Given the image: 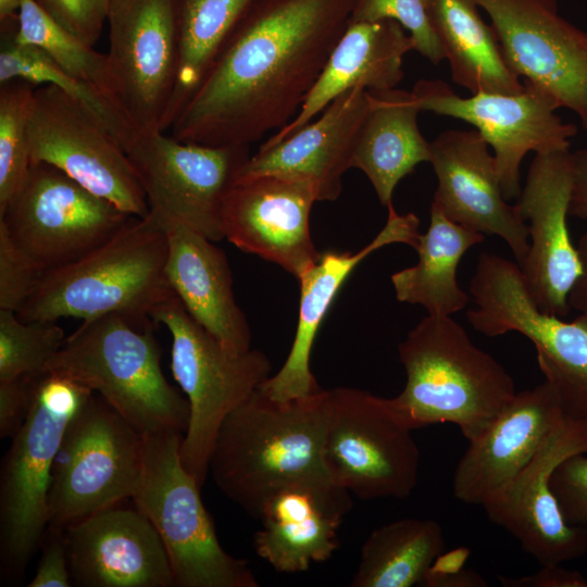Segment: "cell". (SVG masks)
Instances as JSON below:
<instances>
[{
    "instance_id": "6da1fadb",
    "label": "cell",
    "mask_w": 587,
    "mask_h": 587,
    "mask_svg": "<svg viewBox=\"0 0 587 587\" xmlns=\"http://www.w3.org/2000/svg\"><path fill=\"white\" fill-rule=\"evenodd\" d=\"M354 0H253L171 126L182 141L248 147L299 113Z\"/></svg>"
},
{
    "instance_id": "7a4b0ae2",
    "label": "cell",
    "mask_w": 587,
    "mask_h": 587,
    "mask_svg": "<svg viewBox=\"0 0 587 587\" xmlns=\"http://www.w3.org/2000/svg\"><path fill=\"white\" fill-rule=\"evenodd\" d=\"M405 385L384 398L407 428L452 423L472 441L515 395L508 371L451 316L422 319L399 344Z\"/></svg>"
},
{
    "instance_id": "3957f363",
    "label": "cell",
    "mask_w": 587,
    "mask_h": 587,
    "mask_svg": "<svg viewBox=\"0 0 587 587\" xmlns=\"http://www.w3.org/2000/svg\"><path fill=\"white\" fill-rule=\"evenodd\" d=\"M167 253V229L160 220L150 212L133 216L92 252L46 271L16 314L25 322L121 314L152 326L151 313L175 295L165 272Z\"/></svg>"
},
{
    "instance_id": "277c9868",
    "label": "cell",
    "mask_w": 587,
    "mask_h": 587,
    "mask_svg": "<svg viewBox=\"0 0 587 587\" xmlns=\"http://www.w3.org/2000/svg\"><path fill=\"white\" fill-rule=\"evenodd\" d=\"M328 411V389L279 401L258 388L221 424L209 474L227 498L258 519L263 502L277 488L324 470Z\"/></svg>"
},
{
    "instance_id": "5b68a950",
    "label": "cell",
    "mask_w": 587,
    "mask_h": 587,
    "mask_svg": "<svg viewBox=\"0 0 587 587\" xmlns=\"http://www.w3.org/2000/svg\"><path fill=\"white\" fill-rule=\"evenodd\" d=\"M42 372L98 392L143 435L186 432L189 403L163 374L152 326L121 314L83 321Z\"/></svg>"
},
{
    "instance_id": "8992f818",
    "label": "cell",
    "mask_w": 587,
    "mask_h": 587,
    "mask_svg": "<svg viewBox=\"0 0 587 587\" xmlns=\"http://www.w3.org/2000/svg\"><path fill=\"white\" fill-rule=\"evenodd\" d=\"M93 392L53 373L35 376L27 417L12 437L0 483V550L7 575L21 576L48 528V491L66 427Z\"/></svg>"
},
{
    "instance_id": "52a82bcc",
    "label": "cell",
    "mask_w": 587,
    "mask_h": 587,
    "mask_svg": "<svg viewBox=\"0 0 587 587\" xmlns=\"http://www.w3.org/2000/svg\"><path fill=\"white\" fill-rule=\"evenodd\" d=\"M151 320L172 336V373L189 403L179 455L201 488L221 424L272 375V364L257 349L227 350L190 316L176 295L160 304Z\"/></svg>"
},
{
    "instance_id": "ba28073f",
    "label": "cell",
    "mask_w": 587,
    "mask_h": 587,
    "mask_svg": "<svg viewBox=\"0 0 587 587\" xmlns=\"http://www.w3.org/2000/svg\"><path fill=\"white\" fill-rule=\"evenodd\" d=\"M183 437L182 433L145 435L141 480L132 498L163 541L174 587H258L248 561L220 545L201 488L182 464Z\"/></svg>"
},
{
    "instance_id": "9c48e42d",
    "label": "cell",
    "mask_w": 587,
    "mask_h": 587,
    "mask_svg": "<svg viewBox=\"0 0 587 587\" xmlns=\"http://www.w3.org/2000/svg\"><path fill=\"white\" fill-rule=\"evenodd\" d=\"M475 308L471 326L488 337L509 332L534 345L545 379L566 416L587 422V316L573 321L541 311L532 299L516 262L483 252L470 282Z\"/></svg>"
},
{
    "instance_id": "30bf717a",
    "label": "cell",
    "mask_w": 587,
    "mask_h": 587,
    "mask_svg": "<svg viewBox=\"0 0 587 587\" xmlns=\"http://www.w3.org/2000/svg\"><path fill=\"white\" fill-rule=\"evenodd\" d=\"M145 435L93 394L70 421L53 462L49 527L64 529L136 494Z\"/></svg>"
},
{
    "instance_id": "8fae6325",
    "label": "cell",
    "mask_w": 587,
    "mask_h": 587,
    "mask_svg": "<svg viewBox=\"0 0 587 587\" xmlns=\"http://www.w3.org/2000/svg\"><path fill=\"white\" fill-rule=\"evenodd\" d=\"M322 463L327 475L362 500L408 498L415 489L420 450L385 399L365 390L328 389Z\"/></svg>"
},
{
    "instance_id": "7c38bea8",
    "label": "cell",
    "mask_w": 587,
    "mask_h": 587,
    "mask_svg": "<svg viewBox=\"0 0 587 587\" xmlns=\"http://www.w3.org/2000/svg\"><path fill=\"white\" fill-rule=\"evenodd\" d=\"M133 216L59 168L30 164L0 212L12 240L45 272L73 263L110 240Z\"/></svg>"
},
{
    "instance_id": "4fadbf2b",
    "label": "cell",
    "mask_w": 587,
    "mask_h": 587,
    "mask_svg": "<svg viewBox=\"0 0 587 587\" xmlns=\"http://www.w3.org/2000/svg\"><path fill=\"white\" fill-rule=\"evenodd\" d=\"M149 212L165 226H183L212 241L224 238L222 208L248 147L182 141L163 132H140L126 151Z\"/></svg>"
},
{
    "instance_id": "5bb4252c",
    "label": "cell",
    "mask_w": 587,
    "mask_h": 587,
    "mask_svg": "<svg viewBox=\"0 0 587 587\" xmlns=\"http://www.w3.org/2000/svg\"><path fill=\"white\" fill-rule=\"evenodd\" d=\"M30 164L48 163L123 212L149 205L122 145L84 104L59 87L36 88L27 127Z\"/></svg>"
},
{
    "instance_id": "9a60e30c",
    "label": "cell",
    "mask_w": 587,
    "mask_h": 587,
    "mask_svg": "<svg viewBox=\"0 0 587 587\" xmlns=\"http://www.w3.org/2000/svg\"><path fill=\"white\" fill-rule=\"evenodd\" d=\"M519 93L457 95L440 79H420L411 90L421 111L471 124L489 145L507 200L521 193V164L528 152L570 151L576 136L574 124L555 113L558 102L536 86L525 83Z\"/></svg>"
},
{
    "instance_id": "2e32d148",
    "label": "cell",
    "mask_w": 587,
    "mask_h": 587,
    "mask_svg": "<svg viewBox=\"0 0 587 587\" xmlns=\"http://www.w3.org/2000/svg\"><path fill=\"white\" fill-rule=\"evenodd\" d=\"M107 22L120 105L139 132H163L177 75L176 0H110Z\"/></svg>"
},
{
    "instance_id": "e0dca14e",
    "label": "cell",
    "mask_w": 587,
    "mask_h": 587,
    "mask_svg": "<svg viewBox=\"0 0 587 587\" xmlns=\"http://www.w3.org/2000/svg\"><path fill=\"white\" fill-rule=\"evenodd\" d=\"M490 18L510 68L574 112L587 132V33L555 0H474Z\"/></svg>"
},
{
    "instance_id": "ac0fdd59",
    "label": "cell",
    "mask_w": 587,
    "mask_h": 587,
    "mask_svg": "<svg viewBox=\"0 0 587 587\" xmlns=\"http://www.w3.org/2000/svg\"><path fill=\"white\" fill-rule=\"evenodd\" d=\"M587 453V422L565 415L535 457L480 504L540 565L562 564L587 552V527L569 524L550 486L567 457Z\"/></svg>"
},
{
    "instance_id": "d6986e66",
    "label": "cell",
    "mask_w": 587,
    "mask_h": 587,
    "mask_svg": "<svg viewBox=\"0 0 587 587\" xmlns=\"http://www.w3.org/2000/svg\"><path fill=\"white\" fill-rule=\"evenodd\" d=\"M572 189L571 151L535 154L514 204L526 222L529 248L520 266L537 307L565 317L569 295L582 272L567 227Z\"/></svg>"
},
{
    "instance_id": "ffe728a7",
    "label": "cell",
    "mask_w": 587,
    "mask_h": 587,
    "mask_svg": "<svg viewBox=\"0 0 587 587\" xmlns=\"http://www.w3.org/2000/svg\"><path fill=\"white\" fill-rule=\"evenodd\" d=\"M312 187L275 175L236 179L222 208V233L238 249L276 263L297 279L319 260L310 232Z\"/></svg>"
},
{
    "instance_id": "44dd1931",
    "label": "cell",
    "mask_w": 587,
    "mask_h": 587,
    "mask_svg": "<svg viewBox=\"0 0 587 587\" xmlns=\"http://www.w3.org/2000/svg\"><path fill=\"white\" fill-rule=\"evenodd\" d=\"M437 177L432 203L454 223L488 236H498L521 266L528 252L526 222L503 196L489 145L476 129H448L430 141Z\"/></svg>"
},
{
    "instance_id": "7402d4cb",
    "label": "cell",
    "mask_w": 587,
    "mask_h": 587,
    "mask_svg": "<svg viewBox=\"0 0 587 587\" xmlns=\"http://www.w3.org/2000/svg\"><path fill=\"white\" fill-rule=\"evenodd\" d=\"M351 509V492L324 470L299 476L263 502L254 550L278 572H305L338 549V530Z\"/></svg>"
},
{
    "instance_id": "603a6c76",
    "label": "cell",
    "mask_w": 587,
    "mask_h": 587,
    "mask_svg": "<svg viewBox=\"0 0 587 587\" xmlns=\"http://www.w3.org/2000/svg\"><path fill=\"white\" fill-rule=\"evenodd\" d=\"M72 582L80 587H174L157 529L138 508L120 504L64 528Z\"/></svg>"
},
{
    "instance_id": "cb8c5ba5",
    "label": "cell",
    "mask_w": 587,
    "mask_h": 587,
    "mask_svg": "<svg viewBox=\"0 0 587 587\" xmlns=\"http://www.w3.org/2000/svg\"><path fill=\"white\" fill-rule=\"evenodd\" d=\"M369 108V90L348 89L315 121L271 147H260L238 170L236 179L280 176L309 184L316 201L336 200L344 174L352 168L358 134Z\"/></svg>"
},
{
    "instance_id": "d4e9b609",
    "label": "cell",
    "mask_w": 587,
    "mask_h": 587,
    "mask_svg": "<svg viewBox=\"0 0 587 587\" xmlns=\"http://www.w3.org/2000/svg\"><path fill=\"white\" fill-rule=\"evenodd\" d=\"M564 417L560 400L546 379L516 391L492 423L469 441L454 470L453 496L466 504L480 505L535 457Z\"/></svg>"
},
{
    "instance_id": "484cf974",
    "label": "cell",
    "mask_w": 587,
    "mask_h": 587,
    "mask_svg": "<svg viewBox=\"0 0 587 587\" xmlns=\"http://www.w3.org/2000/svg\"><path fill=\"white\" fill-rule=\"evenodd\" d=\"M382 230L358 252L326 251L299 278L300 301L298 324L290 351L282 367L259 388L268 397L287 401L320 391L310 367L314 339L338 290L354 267L369 254L390 245L405 243L416 248L421 233L414 213L399 214L394 204Z\"/></svg>"
},
{
    "instance_id": "4316f807",
    "label": "cell",
    "mask_w": 587,
    "mask_h": 587,
    "mask_svg": "<svg viewBox=\"0 0 587 587\" xmlns=\"http://www.w3.org/2000/svg\"><path fill=\"white\" fill-rule=\"evenodd\" d=\"M411 50L412 38L395 21L349 22L299 113L260 147H271L291 136L348 89L396 88L404 75L403 57Z\"/></svg>"
},
{
    "instance_id": "83f0119b",
    "label": "cell",
    "mask_w": 587,
    "mask_h": 587,
    "mask_svg": "<svg viewBox=\"0 0 587 587\" xmlns=\"http://www.w3.org/2000/svg\"><path fill=\"white\" fill-rule=\"evenodd\" d=\"M168 283L190 316L227 350L242 353L251 348L248 321L233 291L225 253L214 241L186 227H166Z\"/></svg>"
},
{
    "instance_id": "f1b7e54d",
    "label": "cell",
    "mask_w": 587,
    "mask_h": 587,
    "mask_svg": "<svg viewBox=\"0 0 587 587\" xmlns=\"http://www.w3.org/2000/svg\"><path fill=\"white\" fill-rule=\"evenodd\" d=\"M370 92V108L358 134L352 167L361 170L382 205L392 203L399 182L430 160V142L422 135L421 112L411 91Z\"/></svg>"
},
{
    "instance_id": "f546056e",
    "label": "cell",
    "mask_w": 587,
    "mask_h": 587,
    "mask_svg": "<svg viewBox=\"0 0 587 587\" xmlns=\"http://www.w3.org/2000/svg\"><path fill=\"white\" fill-rule=\"evenodd\" d=\"M428 7L453 83L471 95L519 93L525 89L474 0H428Z\"/></svg>"
},
{
    "instance_id": "4dcf8cb0",
    "label": "cell",
    "mask_w": 587,
    "mask_h": 587,
    "mask_svg": "<svg viewBox=\"0 0 587 587\" xmlns=\"http://www.w3.org/2000/svg\"><path fill=\"white\" fill-rule=\"evenodd\" d=\"M484 239L485 235L454 223L432 203L428 228L415 248L416 264L390 277L397 300L422 305L429 315L462 311L470 296L458 284L457 270L465 252Z\"/></svg>"
},
{
    "instance_id": "1f68e13d",
    "label": "cell",
    "mask_w": 587,
    "mask_h": 587,
    "mask_svg": "<svg viewBox=\"0 0 587 587\" xmlns=\"http://www.w3.org/2000/svg\"><path fill=\"white\" fill-rule=\"evenodd\" d=\"M439 523L430 519H402L374 529L361 548L350 586L411 587L423 585L445 552Z\"/></svg>"
},
{
    "instance_id": "d6a6232c",
    "label": "cell",
    "mask_w": 587,
    "mask_h": 587,
    "mask_svg": "<svg viewBox=\"0 0 587 587\" xmlns=\"http://www.w3.org/2000/svg\"><path fill=\"white\" fill-rule=\"evenodd\" d=\"M253 0H176L177 75L163 132L171 128Z\"/></svg>"
},
{
    "instance_id": "836d02e7",
    "label": "cell",
    "mask_w": 587,
    "mask_h": 587,
    "mask_svg": "<svg viewBox=\"0 0 587 587\" xmlns=\"http://www.w3.org/2000/svg\"><path fill=\"white\" fill-rule=\"evenodd\" d=\"M17 28L0 27V84L23 79L59 87L90 110L127 151L140 132L124 110L96 86L66 73L42 49L17 42Z\"/></svg>"
},
{
    "instance_id": "e575fe53",
    "label": "cell",
    "mask_w": 587,
    "mask_h": 587,
    "mask_svg": "<svg viewBox=\"0 0 587 587\" xmlns=\"http://www.w3.org/2000/svg\"><path fill=\"white\" fill-rule=\"evenodd\" d=\"M15 40L42 49L66 73L96 86L120 105L107 54L65 30L36 0H20Z\"/></svg>"
},
{
    "instance_id": "d590c367",
    "label": "cell",
    "mask_w": 587,
    "mask_h": 587,
    "mask_svg": "<svg viewBox=\"0 0 587 587\" xmlns=\"http://www.w3.org/2000/svg\"><path fill=\"white\" fill-rule=\"evenodd\" d=\"M0 212L20 190L30 167L27 127L35 85L0 84Z\"/></svg>"
},
{
    "instance_id": "8d00e7d4",
    "label": "cell",
    "mask_w": 587,
    "mask_h": 587,
    "mask_svg": "<svg viewBox=\"0 0 587 587\" xmlns=\"http://www.w3.org/2000/svg\"><path fill=\"white\" fill-rule=\"evenodd\" d=\"M64 339L57 322H25L0 309V382L42 373Z\"/></svg>"
},
{
    "instance_id": "74e56055",
    "label": "cell",
    "mask_w": 587,
    "mask_h": 587,
    "mask_svg": "<svg viewBox=\"0 0 587 587\" xmlns=\"http://www.w3.org/2000/svg\"><path fill=\"white\" fill-rule=\"evenodd\" d=\"M395 21L410 35L414 50L434 65L445 58V51L433 26L428 0H354L349 22L375 23Z\"/></svg>"
},
{
    "instance_id": "f35d334b",
    "label": "cell",
    "mask_w": 587,
    "mask_h": 587,
    "mask_svg": "<svg viewBox=\"0 0 587 587\" xmlns=\"http://www.w3.org/2000/svg\"><path fill=\"white\" fill-rule=\"evenodd\" d=\"M43 273L0 224V309L18 312Z\"/></svg>"
},
{
    "instance_id": "ab89813d",
    "label": "cell",
    "mask_w": 587,
    "mask_h": 587,
    "mask_svg": "<svg viewBox=\"0 0 587 587\" xmlns=\"http://www.w3.org/2000/svg\"><path fill=\"white\" fill-rule=\"evenodd\" d=\"M550 486L565 521L587 527V453L563 460L553 471Z\"/></svg>"
},
{
    "instance_id": "60d3db41",
    "label": "cell",
    "mask_w": 587,
    "mask_h": 587,
    "mask_svg": "<svg viewBox=\"0 0 587 587\" xmlns=\"http://www.w3.org/2000/svg\"><path fill=\"white\" fill-rule=\"evenodd\" d=\"M60 26L93 47L107 22L110 0H36Z\"/></svg>"
},
{
    "instance_id": "b9f144b4",
    "label": "cell",
    "mask_w": 587,
    "mask_h": 587,
    "mask_svg": "<svg viewBox=\"0 0 587 587\" xmlns=\"http://www.w3.org/2000/svg\"><path fill=\"white\" fill-rule=\"evenodd\" d=\"M41 557L34 578L28 587H68L72 578L64 529L47 528L42 541Z\"/></svg>"
},
{
    "instance_id": "7bdbcfd3",
    "label": "cell",
    "mask_w": 587,
    "mask_h": 587,
    "mask_svg": "<svg viewBox=\"0 0 587 587\" xmlns=\"http://www.w3.org/2000/svg\"><path fill=\"white\" fill-rule=\"evenodd\" d=\"M36 375L0 382L1 438H12L25 422L32 404Z\"/></svg>"
},
{
    "instance_id": "ee69618b",
    "label": "cell",
    "mask_w": 587,
    "mask_h": 587,
    "mask_svg": "<svg viewBox=\"0 0 587 587\" xmlns=\"http://www.w3.org/2000/svg\"><path fill=\"white\" fill-rule=\"evenodd\" d=\"M498 579L504 587H587V578L580 572L561 564L541 565L536 573L521 577L499 575Z\"/></svg>"
},
{
    "instance_id": "f6af8a7d",
    "label": "cell",
    "mask_w": 587,
    "mask_h": 587,
    "mask_svg": "<svg viewBox=\"0 0 587 587\" xmlns=\"http://www.w3.org/2000/svg\"><path fill=\"white\" fill-rule=\"evenodd\" d=\"M572 189L569 213L587 220V147L571 152Z\"/></svg>"
},
{
    "instance_id": "bcb514c9",
    "label": "cell",
    "mask_w": 587,
    "mask_h": 587,
    "mask_svg": "<svg viewBox=\"0 0 587 587\" xmlns=\"http://www.w3.org/2000/svg\"><path fill=\"white\" fill-rule=\"evenodd\" d=\"M577 250L582 272L570 291L569 304L571 309L587 316V230L580 236Z\"/></svg>"
},
{
    "instance_id": "7dc6e473",
    "label": "cell",
    "mask_w": 587,
    "mask_h": 587,
    "mask_svg": "<svg viewBox=\"0 0 587 587\" xmlns=\"http://www.w3.org/2000/svg\"><path fill=\"white\" fill-rule=\"evenodd\" d=\"M486 582L474 571L457 570L429 577L424 586L429 587H483Z\"/></svg>"
},
{
    "instance_id": "c3c4849f",
    "label": "cell",
    "mask_w": 587,
    "mask_h": 587,
    "mask_svg": "<svg viewBox=\"0 0 587 587\" xmlns=\"http://www.w3.org/2000/svg\"><path fill=\"white\" fill-rule=\"evenodd\" d=\"M20 0H0V21L18 15Z\"/></svg>"
}]
</instances>
